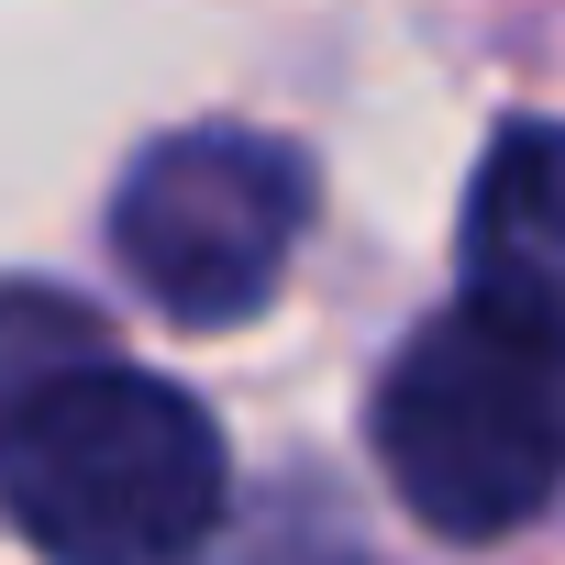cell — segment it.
<instances>
[{"label":"cell","mask_w":565,"mask_h":565,"mask_svg":"<svg viewBox=\"0 0 565 565\" xmlns=\"http://www.w3.org/2000/svg\"><path fill=\"white\" fill-rule=\"evenodd\" d=\"M466 300L565 355V122H510L466 189Z\"/></svg>","instance_id":"4"},{"label":"cell","mask_w":565,"mask_h":565,"mask_svg":"<svg viewBox=\"0 0 565 565\" xmlns=\"http://www.w3.org/2000/svg\"><path fill=\"white\" fill-rule=\"evenodd\" d=\"M222 565H366V554H355V532L333 521V499L277 488V499L233 532V554H222Z\"/></svg>","instance_id":"5"},{"label":"cell","mask_w":565,"mask_h":565,"mask_svg":"<svg viewBox=\"0 0 565 565\" xmlns=\"http://www.w3.org/2000/svg\"><path fill=\"white\" fill-rule=\"evenodd\" d=\"M222 510L233 466L189 388L89 344L0 377V521L45 565H200Z\"/></svg>","instance_id":"1"},{"label":"cell","mask_w":565,"mask_h":565,"mask_svg":"<svg viewBox=\"0 0 565 565\" xmlns=\"http://www.w3.org/2000/svg\"><path fill=\"white\" fill-rule=\"evenodd\" d=\"M300 233H311L300 145L244 134V122H189V134L145 145L122 167V189H111V255L189 333L266 311L289 255H300Z\"/></svg>","instance_id":"3"},{"label":"cell","mask_w":565,"mask_h":565,"mask_svg":"<svg viewBox=\"0 0 565 565\" xmlns=\"http://www.w3.org/2000/svg\"><path fill=\"white\" fill-rule=\"evenodd\" d=\"M377 466L399 510L444 543L521 532L565 477V355L455 300L377 377Z\"/></svg>","instance_id":"2"}]
</instances>
